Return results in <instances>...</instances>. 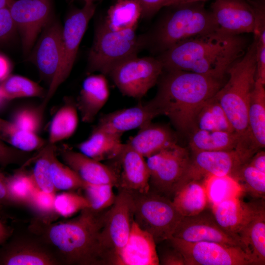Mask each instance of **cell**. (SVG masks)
<instances>
[{
	"label": "cell",
	"instance_id": "cell-1",
	"mask_svg": "<svg viewBox=\"0 0 265 265\" xmlns=\"http://www.w3.org/2000/svg\"><path fill=\"white\" fill-rule=\"evenodd\" d=\"M226 80L225 78L163 69L156 95L149 102L158 115L166 116L177 131L191 132L200 109Z\"/></svg>",
	"mask_w": 265,
	"mask_h": 265
},
{
	"label": "cell",
	"instance_id": "cell-2",
	"mask_svg": "<svg viewBox=\"0 0 265 265\" xmlns=\"http://www.w3.org/2000/svg\"><path fill=\"white\" fill-rule=\"evenodd\" d=\"M248 41L241 35L218 30L178 44L157 57L165 70H178L225 78L229 68L244 54Z\"/></svg>",
	"mask_w": 265,
	"mask_h": 265
},
{
	"label": "cell",
	"instance_id": "cell-3",
	"mask_svg": "<svg viewBox=\"0 0 265 265\" xmlns=\"http://www.w3.org/2000/svg\"><path fill=\"white\" fill-rule=\"evenodd\" d=\"M108 209L96 212L86 208L73 219L48 227L47 238L62 255L66 263L109 265L101 240Z\"/></svg>",
	"mask_w": 265,
	"mask_h": 265
},
{
	"label": "cell",
	"instance_id": "cell-4",
	"mask_svg": "<svg viewBox=\"0 0 265 265\" xmlns=\"http://www.w3.org/2000/svg\"><path fill=\"white\" fill-rule=\"evenodd\" d=\"M256 49L254 42L244 54L228 69V79L215 97L235 132L242 139L249 138L248 111L256 80Z\"/></svg>",
	"mask_w": 265,
	"mask_h": 265
},
{
	"label": "cell",
	"instance_id": "cell-5",
	"mask_svg": "<svg viewBox=\"0 0 265 265\" xmlns=\"http://www.w3.org/2000/svg\"><path fill=\"white\" fill-rule=\"evenodd\" d=\"M171 10L159 22L154 32L147 36L148 44L160 53L196 37L217 30L203 1L169 6Z\"/></svg>",
	"mask_w": 265,
	"mask_h": 265
},
{
	"label": "cell",
	"instance_id": "cell-6",
	"mask_svg": "<svg viewBox=\"0 0 265 265\" xmlns=\"http://www.w3.org/2000/svg\"><path fill=\"white\" fill-rule=\"evenodd\" d=\"M147 45V35L136 34L135 29L113 31L103 22L95 30L88 54L87 72L108 75L115 66L136 56Z\"/></svg>",
	"mask_w": 265,
	"mask_h": 265
},
{
	"label": "cell",
	"instance_id": "cell-7",
	"mask_svg": "<svg viewBox=\"0 0 265 265\" xmlns=\"http://www.w3.org/2000/svg\"><path fill=\"white\" fill-rule=\"evenodd\" d=\"M130 193L134 221L153 237L156 244L169 239L183 217L172 200L150 190Z\"/></svg>",
	"mask_w": 265,
	"mask_h": 265
},
{
	"label": "cell",
	"instance_id": "cell-8",
	"mask_svg": "<svg viewBox=\"0 0 265 265\" xmlns=\"http://www.w3.org/2000/svg\"><path fill=\"white\" fill-rule=\"evenodd\" d=\"M95 10L94 3H84L81 8L72 11L67 16L62 26V55L59 67L42 102L39 106L43 113L59 87L70 74L80 44Z\"/></svg>",
	"mask_w": 265,
	"mask_h": 265
},
{
	"label": "cell",
	"instance_id": "cell-9",
	"mask_svg": "<svg viewBox=\"0 0 265 265\" xmlns=\"http://www.w3.org/2000/svg\"><path fill=\"white\" fill-rule=\"evenodd\" d=\"M190 159L187 150L177 142L147 158L150 190L172 200Z\"/></svg>",
	"mask_w": 265,
	"mask_h": 265
},
{
	"label": "cell",
	"instance_id": "cell-10",
	"mask_svg": "<svg viewBox=\"0 0 265 265\" xmlns=\"http://www.w3.org/2000/svg\"><path fill=\"white\" fill-rule=\"evenodd\" d=\"M163 69L157 57L136 55L118 63L108 75L122 94L140 99L158 83Z\"/></svg>",
	"mask_w": 265,
	"mask_h": 265
},
{
	"label": "cell",
	"instance_id": "cell-11",
	"mask_svg": "<svg viewBox=\"0 0 265 265\" xmlns=\"http://www.w3.org/2000/svg\"><path fill=\"white\" fill-rule=\"evenodd\" d=\"M133 220L130 193L118 189L115 201L107 210L101 240L109 265H118L121 252L129 238Z\"/></svg>",
	"mask_w": 265,
	"mask_h": 265
},
{
	"label": "cell",
	"instance_id": "cell-12",
	"mask_svg": "<svg viewBox=\"0 0 265 265\" xmlns=\"http://www.w3.org/2000/svg\"><path fill=\"white\" fill-rule=\"evenodd\" d=\"M168 240L182 254L185 265H256L251 256L239 246L187 242L173 237Z\"/></svg>",
	"mask_w": 265,
	"mask_h": 265
},
{
	"label": "cell",
	"instance_id": "cell-13",
	"mask_svg": "<svg viewBox=\"0 0 265 265\" xmlns=\"http://www.w3.org/2000/svg\"><path fill=\"white\" fill-rule=\"evenodd\" d=\"M178 186L209 175L235 176L239 168L254 154L240 147L229 151L194 152Z\"/></svg>",
	"mask_w": 265,
	"mask_h": 265
},
{
	"label": "cell",
	"instance_id": "cell-14",
	"mask_svg": "<svg viewBox=\"0 0 265 265\" xmlns=\"http://www.w3.org/2000/svg\"><path fill=\"white\" fill-rule=\"evenodd\" d=\"M8 7L21 36L23 51L27 55L52 18L51 0H14Z\"/></svg>",
	"mask_w": 265,
	"mask_h": 265
},
{
	"label": "cell",
	"instance_id": "cell-15",
	"mask_svg": "<svg viewBox=\"0 0 265 265\" xmlns=\"http://www.w3.org/2000/svg\"><path fill=\"white\" fill-rule=\"evenodd\" d=\"M172 237L187 242H215L239 246L244 250L239 238L223 229L212 212L205 210L197 214L183 217Z\"/></svg>",
	"mask_w": 265,
	"mask_h": 265
},
{
	"label": "cell",
	"instance_id": "cell-16",
	"mask_svg": "<svg viewBox=\"0 0 265 265\" xmlns=\"http://www.w3.org/2000/svg\"><path fill=\"white\" fill-rule=\"evenodd\" d=\"M62 26L53 18L41 31L30 53L41 78L48 87L58 70L62 55Z\"/></svg>",
	"mask_w": 265,
	"mask_h": 265
},
{
	"label": "cell",
	"instance_id": "cell-17",
	"mask_svg": "<svg viewBox=\"0 0 265 265\" xmlns=\"http://www.w3.org/2000/svg\"><path fill=\"white\" fill-rule=\"evenodd\" d=\"M118 179V189L129 193H143L150 190V174L145 158L126 143L119 154L108 160Z\"/></svg>",
	"mask_w": 265,
	"mask_h": 265
},
{
	"label": "cell",
	"instance_id": "cell-18",
	"mask_svg": "<svg viewBox=\"0 0 265 265\" xmlns=\"http://www.w3.org/2000/svg\"><path fill=\"white\" fill-rule=\"evenodd\" d=\"M210 11L217 30L233 35L253 33L255 13L249 0H214Z\"/></svg>",
	"mask_w": 265,
	"mask_h": 265
},
{
	"label": "cell",
	"instance_id": "cell-19",
	"mask_svg": "<svg viewBox=\"0 0 265 265\" xmlns=\"http://www.w3.org/2000/svg\"><path fill=\"white\" fill-rule=\"evenodd\" d=\"M64 163L71 168L84 183L109 184L118 188L117 174L109 165L102 163L77 152L67 145L57 149Z\"/></svg>",
	"mask_w": 265,
	"mask_h": 265
},
{
	"label": "cell",
	"instance_id": "cell-20",
	"mask_svg": "<svg viewBox=\"0 0 265 265\" xmlns=\"http://www.w3.org/2000/svg\"><path fill=\"white\" fill-rule=\"evenodd\" d=\"M158 116L150 103L114 111L102 116L97 126L112 133L121 135L125 132L139 129Z\"/></svg>",
	"mask_w": 265,
	"mask_h": 265
},
{
	"label": "cell",
	"instance_id": "cell-21",
	"mask_svg": "<svg viewBox=\"0 0 265 265\" xmlns=\"http://www.w3.org/2000/svg\"><path fill=\"white\" fill-rule=\"evenodd\" d=\"M153 237L133 220L128 241L119 257L118 265H158L159 260Z\"/></svg>",
	"mask_w": 265,
	"mask_h": 265
},
{
	"label": "cell",
	"instance_id": "cell-22",
	"mask_svg": "<svg viewBox=\"0 0 265 265\" xmlns=\"http://www.w3.org/2000/svg\"><path fill=\"white\" fill-rule=\"evenodd\" d=\"M109 90L105 75L101 74L88 76L83 81L76 105L81 119L92 122L106 103Z\"/></svg>",
	"mask_w": 265,
	"mask_h": 265
},
{
	"label": "cell",
	"instance_id": "cell-23",
	"mask_svg": "<svg viewBox=\"0 0 265 265\" xmlns=\"http://www.w3.org/2000/svg\"><path fill=\"white\" fill-rule=\"evenodd\" d=\"M258 205L246 203L240 197H237L211 206L218 224L227 232L238 237L239 232L253 216Z\"/></svg>",
	"mask_w": 265,
	"mask_h": 265
},
{
	"label": "cell",
	"instance_id": "cell-24",
	"mask_svg": "<svg viewBox=\"0 0 265 265\" xmlns=\"http://www.w3.org/2000/svg\"><path fill=\"white\" fill-rule=\"evenodd\" d=\"M176 142V136L168 127L151 122L140 128L126 144L147 158Z\"/></svg>",
	"mask_w": 265,
	"mask_h": 265
},
{
	"label": "cell",
	"instance_id": "cell-25",
	"mask_svg": "<svg viewBox=\"0 0 265 265\" xmlns=\"http://www.w3.org/2000/svg\"><path fill=\"white\" fill-rule=\"evenodd\" d=\"M121 135L106 131L96 126L87 139L79 143V151L96 160H110L121 150Z\"/></svg>",
	"mask_w": 265,
	"mask_h": 265
},
{
	"label": "cell",
	"instance_id": "cell-26",
	"mask_svg": "<svg viewBox=\"0 0 265 265\" xmlns=\"http://www.w3.org/2000/svg\"><path fill=\"white\" fill-rule=\"evenodd\" d=\"M238 237L244 250L256 265L265 264V208L258 204L253 216L241 230Z\"/></svg>",
	"mask_w": 265,
	"mask_h": 265
},
{
	"label": "cell",
	"instance_id": "cell-27",
	"mask_svg": "<svg viewBox=\"0 0 265 265\" xmlns=\"http://www.w3.org/2000/svg\"><path fill=\"white\" fill-rule=\"evenodd\" d=\"M56 258L36 244L20 242L9 246L0 257L2 265H54Z\"/></svg>",
	"mask_w": 265,
	"mask_h": 265
},
{
	"label": "cell",
	"instance_id": "cell-28",
	"mask_svg": "<svg viewBox=\"0 0 265 265\" xmlns=\"http://www.w3.org/2000/svg\"><path fill=\"white\" fill-rule=\"evenodd\" d=\"M240 138L236 132L212 131L195 129L190 132L189 146L192 153L229 151L238 147Z\"/></svg>",
	"mask_w": 265,
	"mask_h": 265
},
{
	"label": "cell",
	"instance_id": "cell-29",
	"mask_svg": "<svg viewBox=\"0 0 265 265\" xmlns=\"http://www.w3.org/2000/svg\"><path fill=\"white\" fill-rule=\"evenodd\" d=\"M265 85L256 80L248 111L249 137L258 150L264 148L265 146Z\"/></svg>",
	"mask_w": 265,
	"mask_h": 265
},
{
	"label": "cell",
	"instance_id": "cell-30",
	"mask_svg": "<svg viewBox=\"0 0 265 265\" xmlns=\"http://www.w3.org/2000/svg\"><path fill=\"white\" fill-rule=\"evenodd\" d=\"M172 201L183 217L197 214L209 204L203 181L197 180L188 182L181 186Z\"/></svg>",
	"mask_w": 265,
	"mask_h": 265
},
{
	"label": "cell",
	"instance_id": "cell-31",
	"mask_svg": "<svg viewBox=\"0 0 265 265\" xmlns=\"http://www.w3.org/2000/svg\"><path fill=\"white\" fill-rule=\"evenodd\" d=\"M79 123L76 101L67 99L54 114L49 127L48 143H57L70 137L76 132Z\"/></svg>",
	"mask_w": 265,
	"mask_h": 265
},
{
	"label": "cell",
	"instance_id": "cell-32",
	"mask_svg": "<svg viewBox=\"0 0 265 265\" xmlns=\"http://www.w3.org/2000/svg\"><path fill=\"white\" fill-rule=\"evenodd\" d=\"M142 17L138 0H117L107 10L105 25L113 31L136 29Z\"/></svg>",
	"mask_w": 265,
	"mask_h": 265
},
{
	"label": "cell",
	"instance_id": "cell-33",
	"mask_svg": "<svg viewBox=\"0 0 265 265\" xmlns=\"http://www.w3.org/2000/svg\"><path fill=\"white\" fill-rule=\"evenodd\" d=\"M0 139L25 152L40 150L47 144L38 134L22 129L11 121L0 118Z\"/></svg>",
	"mask_w": 265,
	"mask_h": 265
},
{
	"label": "cell",
	"instance_id": "cell-34",
	"mask_svg": "<svg viewBox=\"0 0 265 265\" xmlns=\"http://www.w3.org/2000/svg\"><path fill=\"white\" fill-rule=\"evenodd\" d=\"M195 129L212 131L235 132L215 95L209 99L200 109L196 118Z\"/></svg>",
	"mask_w": 265,
	"mask_h": 265
},
{
	"label": "cell",
	"instance_id": "cell-35",
	"mask_svg": "<svg viewBox=\"0 0 265 265\" xmlns=\"http://www.w3.org/2000/svg\"><path fill=\"white\" fill-rule=\"evenodd\" d=\"M202 181L210 205L240 197L244 192L238 181L230 175H209Z\"/></svg>",
	"mask_w": 265,
	"mask_h": 265
},
{
	"label": "cell",
	"instance_id": "cell-36",
	"mask_svg": "<svg viewBox=\"0 0 265 265\" xmlns=\"http://www.w3.org/2000/svg\"><path fill=\"white\" fill-rule=\"evenodd\" d=\"M0 95L4 100L44 97V90L36 82L23 76H8L0 85Z\"/></svg>",
	"mask_w": 265,
	"mask_h": 265
},
{
	"label": "cell",
	"instance_id": "cell-37",
	"mask_svg": "<svg viewBox=\"0 0 265 265\" xmlns=\"http://www.w3.org/2000/svg\"><path fill=\"white\" fill-rule=\"evenodd\" d=\"M34 157V163L31 176L36 186L43 191L55 193L56 190L52 182L50 167L52 158L57 151L55 144L47 143Z\"/></svg>",
	"mask_w": 265,
	"mask_h": 265
},
{
	"label": "cell",
	"instance_id": "cell-38",
	"mask_svg": "<svg viewBox=\"0 0 265 265\" xmlns=\"http://www.w3.org/2000/svg\"><path fill=\"white\" fill-rule=\"evenodd\" d=\"M50 171L52 182L56 190H73L81 189L83 186L84 182L78 175L58 159L57 152L52 158Z\"/></svg>",
	"mask_w": 265,
	"mask_h": 265
},
{
	"label": "cell",
	"instance_id": "cell-39",
	"mask_svg": "<svg viewBox=\"0 0 265 265\" xmlns=\"http://www.w3.org/2000/svg\"><path fill=\"white\" fill-rule=\"evenodd\" d=\"M7 186L14 204L28 205L37 188L30 173L28 174L22 170L7 177Z\"/></svg>",
	"mask_w": 265,
	"mask_h": 265
},
{
	"label": "cell",
	"instance_id": "cell-40",
	"mask_svg": "<svg viewBox=\"0 0 265 265\" xmlns=\"http://www.w3.org/2000/svg\"><path fill=\"white\" fill-rule=\"evenodd\" d=\"M234 177L238 181L243 192L264 199L265 173L252 166L247 161L241 165Z\"/></svg>",
	"mask_w": 265,
	"mask_h": 265
},
{
	"label": "cell",
	"instance_id": "cell-41",
	"mask_svg": "<svg viewBox=\"0 0 265 265\" xmlns=\"http://www.w3.org/2000/svg\"><path fill=\"white\" fill-rule=\"evenodd\" d=\"M112 185H94L84 183L82 189L84 196L88 201L90 208L96 212H100L109 209L114 204L116 195L113 192Z\"/></svg>",
	"mask_w": 265,
	"mask_h": 265
},
{
	"label": "cell",
	"instance_id": "cell-42",
	"mask_svg": "<svg viewBox=\"0 0 265 265\" xmlns=\"http://www.w3.org/2000/svg\"><path fill=\"white\" fill-rule=\"evenodd\" d=\"M90 208L86 198L73 192H64L55 195L54 209L57 215L70 217L82 210Z\"/></svg>",
	"mask_w": 265,
	"mask_h": 265
},
{
	"label": "cell",
	"instance_id": "cell-43",
	"mask_svg": "<svg viewBox=\"0 0 265 265\" xmlns=\"http://www.w3.org/2000/svg\"><path fill=\"white\" fill-rule=\"evenodd\" d=\"M43 114L39 106L23 107L14 112L11 121L24 130L38 134L41 128Z\"/></svg>",
	"mask_w": 265,
	"mask_h": 265
},
{
	"label": "cell",
	"instance_id": "cell-44",
	"mask_svg": "<svg viewBox=\"0 0 265 265\" xmlns=\"http://www.w3.org/2000/svg\"><path fill=\"white\" fill-rule=\"evenodd\" d=\"M55 196V193L46 192L37 187L28 205L41 216L48 218L57 214L54 209Z\"/></svg>",
	"mask_w": 265,
	"mask_h": 265
},
{
	"label": "cell",
	"instance_id": "cell-45",
	"mask_svg": "<svg viewBox=\"0 0 265 265\" xmlns=\"http://www.w3.org/2000/svg\"><path fill=\"white\" fill-rule=\"evenodd\" d=\"M16 31L9 7L0 8V44L11 40Z\"/></svg>",
	"mask_w": 265,
	"mask_h": 265
},
{
	"label": "cell",
	"instance_id": "cell-46",
	"mask_svg": "<svg viewBox=\"0 0 265 265\" xmlns=\"http://www.w3.org/2000/svg\"><path fill=\"white\" fill-rule=\"evenodd\" d=\"M26 152L17 149L0 139V165L17 163L25 157Z\"/></svg>",
	"mask_w": 265,
	"mask_h": 265
},
{
	"label": "cell",
	"instance_id": "cell-47",
	"mask_svg": "<svg viewBox=\"0 0 265 265\" xmlns=\"http://www.w3.org/2000/svg\"><path fill=\"white\" fill-rule=\"evenodd\" d=\"M175 0H138L142 9V17L149 18L164 7L171 6Z\"/></svg>",
	"mask_w": 265,
	"mask_h": 265
},
{
	"label": "cell",
	"instance_id": "cell-48",
	"mask_svg": "<svg viewBox=\"0 0 265 265\" xmlns=\"http://www.w3.org/2000/svg\"><path fill=\"white\" fill-rule=\"evenodd\" d=\"M158 255L159 264L162 265H185L182 254L171 244V248L165 249Z\"/></svg>",
	"mask_w": 265,
	"mask_h": 265
},
{
	"label": "cell",
	"instance_id": "cell-49",
	"mask_svg": "<svg viewBox=\"0 0 265 265\" xmlns=\"http://www.w3.org/2000/svg\"><path fill=\"white\" fill-rule=\"evenodd\" d=\"M14 204L7 188V177L0 172V205Z\"/></svg>",
	"mask_w": 265,
	"mask_h": 265
},
{
	"label": "cell",
	"instance_id": "cell-50",
	"mask_svg": "<svg viewBox=\"0 0 265 265\" xmlns=\"http://www.w3.org/2000/svg\"><path fill=\"white\" fill-rule=\"evenodd\" d=\"M248 163L258 170L265 173V152L258 151L248 161Z\"/></svg>",
	"mask_w": 265,
	"mask_h": 265
},
{
	"label": "cell",
	"instance_id": "cell-51",
	"mask_svg": "<svg viewBox=\"0 0 265 265\" xmlns=\"http://www.w3.org/2000/svg\"><path fill=\"white\" fill-rule=\"evenodd\" d=\"M10 71V65L7 59L0 55V81H3L8 77Z\"/></svg>",
	"mask_w": 265,
	"mask_h": 265
},
{
	"label": "cell",
	"instance_id": "cell-52",
	"mask_svg": "<svg viewBox=\"0 0 265 265\" xmlns=\"http://www.w3.org/2000/svg\"><path fill=\"white\" fill-rule=\"evenodd\" d=\"M1 205H0V211ZM10 236V231L2 223L0 219V244L4 242Z\"/></svg>",
	"mask_w": 265,
	"mask_h": 265
},
{
	"label": "cell",
	"instance_id": "cell-53",
	"mask_svg": "<svg viewBox=\"0 0 265 265\" xmlns=\"http://www.w3.org/2000/svg\"><path fill=\"white\" fill-rule=\"evenodd\" d=\"M207 0H175L171 5L196 1H205Z\"/></svg>",
	"mask_w": 265,
	"mask_h": 265
},
{
	"label": "cell",
	"instance_id": "cell-54",
	"mask_svg": "<svg viewBox=\"0 0 265 265\" xmlns=\"http://www.w3.org/2000/svg\"><path fill=\"white\" fill-rule=\"evenodd\" d=\"M14 0H0V8L9 7Z\"/></svg>",
	"mask_w": 265,
	"mask_h": 265
},
{
	"label": "cell",
	"instance_id": "cell-55",
	"mask_svg": "<svg viewBox=\"0 0 265 265\" xmlns=\"http://www.w3.org/2000/svg\"><path fill=\"white\" fill-rule=\"evenodd\" d=\"M85 3H94L96 0H82Z\"/></svg>",
	"mask_w": 265,
	"mask_h": 265
},
{
	"label": "cell",
	"instance_id": "cell-56",
	"mask_svg": "<svg viewBox=\"0 0 265 265\" xmlns=\"http://www.w3.org/2000/svg\"><path fill=\"white\" fill-rule=\"evenodd\" d=\"M4 100L0 95V105H1L2 101Z\"/></svg>",
	"mask_w": 265,
	"mask_h": 265
}]
</instances>
